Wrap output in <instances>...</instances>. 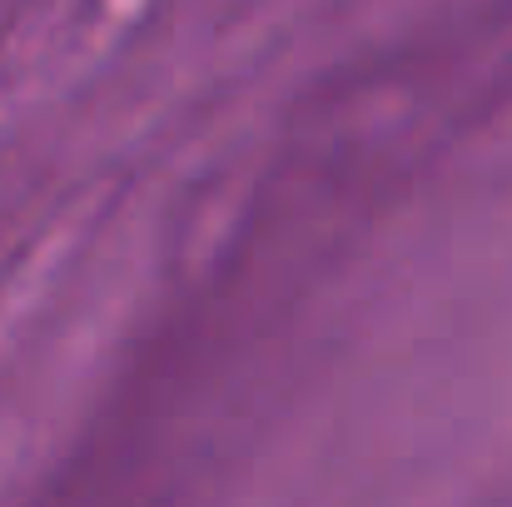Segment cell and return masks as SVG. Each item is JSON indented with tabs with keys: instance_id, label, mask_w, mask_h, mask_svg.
<instances>
[]
</instances>
